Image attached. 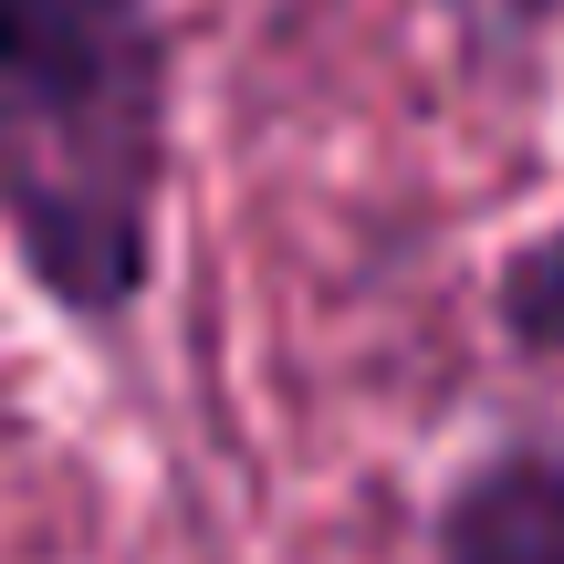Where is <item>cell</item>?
<instances>
[{"label":"cell","instance_id":"obj_4","mask_svg":"<svg viewBox=\"0 0 564 564\" xmlns=\"http://www.w3.org/2000/svg\"><path fill=\"white\" fill-rule=\"evenodd\" d=\"M470 11H481V21H502V32H544V21H554V0H470Z\"/></svg>","mask_w":564,"mask_h":564},{"label":"cell","instance_id":"obj_3","mask_svg":"<svg viewBox=\"0 0 564 564\" xmlns=\"http://www.w3.org/2000/svg\"><path fill=\"white\" fill-rule=\"evenodd\" d=\"M502 335L523 345V356L564 366V220L502 262Z\"/></svg>","mask_w":564,"mask_h":564},{"label":"cell","instance_id":"obj_2","mask_svg":"<svg viewBox=\"0 0 564 564\" xmlns=\"http://www.w3.org/2000/svg\"><path fill=\"white\" fill-rule=\"evenodd\" d=\"M440 564H564V449L512 440L440 502Z\"/></svg>","mask_w":564,"mask_h":564},{"label":"cell","instance_id":"obj_1","mask_svg":"<svg viewBox=\"0 0 564 564\" xmlns=\"http://www.w3.org/2000/svg\"><path fill=\"white\" fill-rule=\"evenodd\" d=\"M167 11L0 0V241L74 324H116L158 272Z\"/></svg>","mask_w":564,"mask_h":564}]
</instances>
